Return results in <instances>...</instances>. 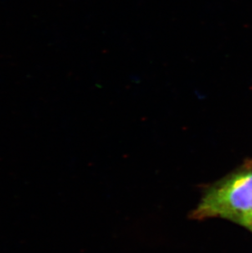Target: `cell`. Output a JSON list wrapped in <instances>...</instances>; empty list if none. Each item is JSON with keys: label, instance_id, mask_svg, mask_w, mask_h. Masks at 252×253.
<instances>
[{"label": "cell", "instance_id": "1", "mask_svg": "<svg viewBox=\"0 0 252 253\" xmlns=\"http://www.w3.org/2000/svg\"><path fill=\"white\" fill-rule=\"evenodd\" d=\"M252 212V167L243 168L207 189L193 211L198 220L219 217L236 222Z\"/></svg>", "mask_w": 252, "mask_h": 253}, {"label": "cell", "instance_id": "2", "mask_svg": "<svg viewBox=\"0 0 252 253\" xmlns=\"http://www.w3.org/2000/svg\"><path fill=\"white\" fill-rule=\"evenodd\" d=\"M236 223L243 225L247 229H250L251 231L252 232V212L249 213L248 215H243V217L238 219Z\"/></svg>", "mask_w": 252, "mask_h": 253}]
</instances>
